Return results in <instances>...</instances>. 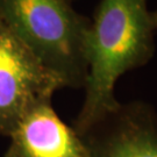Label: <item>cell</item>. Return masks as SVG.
I'll use <instances>...</instances> for the list:
<instances>
[{"label": "cell", "instance_id": "cell-1", "mask_svg": "<svg viewBox=\"0 0 157 157\" xmlns=\"http://www.w3.org/2000/svg\"><path fill=\"white\" fill-rule=\"evenodd\" d=\"M155 23L148 0H100L90 19L85 97L73 128L80 136L120 105L118 80L155 55Z\"/></svg>", "mask_w": 157, "mask_h": 157}, {"label": "cell", "instance_id": "cell-2", "mask_svg": "<svg viewBox=\"0 0 157 157\" xmlns=\"http://www.w3.org/2000/svg\"><path fill=\"white\" fill-rule=\"evenodd\" d=\"M0 19L67 87H84L90 19L71 1L0 0Z\"/></svg>", "mask_w": 157, "mask_h": 157}, {"label": "cell", "instance_id": "cell-3", "mask_svg": "<svg viewBox=\"0 0 157 157\" xmlns=\"http://www.w3.org/2000/svg\"><path fill=\"white\" fill-rule=\"evenodd\" d=\"M67 85L0 19V135Z\"/></svg>", "mask_w": 157, "mask_h": 157}, {"label": "cell", "instance_id": "cell-4", "mask_svg": "<svg viewBox=\"0 0 157 157\" xmlns=\"http://www.w3.org/2000/svg\"><path fill=\"white\" fill-rule=\"evenodd\" d=\"M82 137L91 157H157V112L144 101L120 102Z\"/></svg>", "mask_w": 157, "mask_h": 157}, {"label": "cell", "instance_id": "cell-5", "mask_svg": "<svg viewBox=\"0 0 157 157\" xmlns=\"http://www.w3.org/2000/svg\"><path fill=\"white\" fill-rule=\"evenodd\" d=\"M8 137L4 157H91L84 139L59 118L51 101L32 108Z\"/></svg>", "mask_w": 157, "mask_h": 157}, {"label": "cell", "instance_id": "cell-6", "mask_svg": "<svg viewBox=\"0 0 157 157\" xmlns=\"http://www.w3.org/2000/svg\"><path fill=\"white\" fill-rule=\"evenodd\" d=\"M152 17H154V23H155V28H156L157 32V10L152 12Z\"/></svg>", "mask_w": 157, "mask_h": 157}, {"label": "cell", "instance_id": "cell-7", "mask_svg": "<svg viewBox=\"0 0 157 157\" xmlns=\"http://www.w3.org/2000/svg\"><path fill=\"white\" fill-rule=\"evenodd\" d=\"M69 1H71V2H72V1H73V0H69Z\"/></svg>", "mask_w": 157, "mask_h": 157}]
</instances>
